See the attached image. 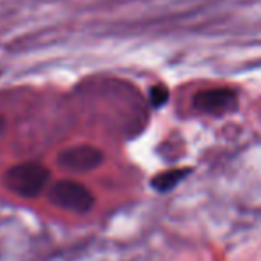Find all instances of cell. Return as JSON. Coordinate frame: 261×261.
<instances>
[{
    "mask_svg": "<svg viewBox=\"0 0 261 261\" xmlns=\"http://www.w3.org/2000/svg\"><path fill=\"white\" fill-rule=\"evenodd\" d=\"M48 203L55 208L71 213H89L96 204L93 190L75 179H59L48 189Z\"/></svg>",
    "mask_w": 261,
    "mask_h": 261,
    "instance_id": "2",
    "label": "cell"
},
{
    "mask_svg": "<svg viewBox=\"0 0 261 261\" xmlns=\"http://www.w3.org/2000/svg\"><path fill=\"white\" fill-rule=\"evenodd\" d=\"M50 181V169L39 162H23L11 165L2 174V185L7 192L21 199H36L45 192Z\"/></svg>",
    "mask_w": 261,
    "mask_h": 261,
    "instance_id": "1",
    "label": "cell"
},
{
    "mask_svg": "<svg viewBox=\"0 0 261 261\" xmlns=\"http://www.w3.org/2000/svg\"><path fill=\"white\" fill-rule=\"evenodd\" d=\"M189 169H171V171H165L162 174H156L151 179V187L158 192H167L172 187H176L187 174H189Z\"/></svg>",
    "mask_w": 261,
    "mask_h": 261,
    "instance_id": "5",
    "label": "cell"
},
{
    "mask_svg": "<svg viewBox=\"0 0 261 261\" xmlns=\"http://www.w3.org/2000/svg\"><path fill=\"white\" fill-rule=\"evenodd\" d=\"M149 100H151L153 107H164L169 100V91L164 86H155L149 91Z\"/></svg>",
    "mask_w": 261,
    "mask_h": 261,
    "instance_id": "6",
    "label": "cell"
},
{
    "mask_svg": "<svg viewBox=\"0 0 261 261\" xmlns=\"http://www.w3.org/2000/svg\"><path fill=\"white\" fill-rule=\"evenodd\" d=\"M103 160V151L93 144L69 146V148L61 149L55 158V162L62 171L73 172V174H87V172L100 167Z\"/></svg>",
    "mask_w": 261,
    "mask_h": 261,
    "instance_id": "3",
    "label": "cell"
},
{
    "mask_svg": "<svg viewBox=\"0 0 261 261\" xmlns=\"http://www.w3.org/2000/svg\"><path fill=\"white\" fill-rule=\"evenodd\" d=\"M194 107L199 112L220 116V114L229 112L237 107V93L233 89H227V87L201 91L194 96Z\"/></svg>",
    "mask_w": 261,
    "mask_h": 261,
    "instance_id": "4",
    "label": "cell"
},
{
    "mask_svg": "<svg viewBox=\"0 0 261 261\" xmlns=\"http://www.w3.org/2000/svg\"><path fill=\"white\" fill-rule=\"evenodd\" d=\"M6 130H7V119L4 116H0V135H2Z\"/></svg>",
    "mask_w": 261,
    "mask_h": 261,
    "instance_id": "7",
    "label": "cell"
}]
</instances>
